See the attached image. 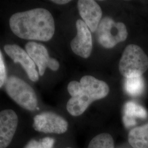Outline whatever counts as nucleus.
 <instances>
[{
	"label": "nucleus",
	"mask_w": 148,
	"mask_h": 148,
	"mask_svg": "<svg viewBox=\"0 0 148 148\" xmlns=\"http://www.w3.org/2000/svg\"><path fill=\"white\" fill-rule=\"evenodd\" d=\"M97 32L99 42L106 48H113L125 41L128 35L126 25L122 23L115 22L109 16L101 20Z\"/></svg>",
	"instance_id": "39448f33"
},
{
	"label": "nucleus",
	"mask_w": 148,
	"mask_h": 148,
	"mask_svg": "<svg viewBox=\"0 0 148 148\" xmlns=\"http://www.w3.org/2000/svg\"><path fill=\"white\" fill-rule=\"evenodd\" d=\"M51 2L58 5H65L70 2V0H53V1H51Z\"/></svg>",
	"instance_id": "a211bd4d"
},
{
	"label": "nucleus",
	"mask_w": 148,
	"mask_h": 148,
	"mask_svg": "<svg viewBox=\"0 0 148 148\" xmlns=\"http://www.w3.org/2000/svg\"><path fill=\"white\" fill-rule=\"evenodd\" d=\"M25 48L27 53L37 66L39 75L43 76L47 68L53 71L58 70V61L49 57L48 50L44 45L40 43L31 41L27 43Z\"/></svg>",
	"instance_id": "0eeeda50"
},
{
	"label": "nucleus",
	"mask_w": 148,
	"mask_h": 148,
	"mask_svg": "<svg viewBox=\"0 0 148 148\" xmlns=\"http://www.w3.org/2000/svg\"><path fill=\"white\" fill-rule=\"evenodd\" d=\"M4 50L15 63L21 64L29 79L32 82L38 80L39 74L36 68V65L25 50L15 44L5 45Z\"/></svg>",
	"instance_id": "1a4fd4ad"
},
{
	"label": "nucleus",
	"mask_w": 148,
	"mask_h": 148,
	"mask_svg": "<svg viewBox=\"0 0 148 148\" xmlns=\"http://www.w3.org/2000/svg\"><path fill=\"white\" fill-rule=\"evenodd\" d=\"M54 142V139L51 137L43 138L38 141L32 139L24 148H53Z\"/></svg>",
	"instance_id": "dca6fc26"
},
{
	"label": "nucleus",
	"mask_w": 148,
	"mask_h": 148,
	"mask_svg": "<svg viewBox=\"0 0 148 148\" xmlns=\"http://www.w3.org/2000/svg\"><path fill=\"white\" fill-rule=\"evenodd\" d=\"M147 116V111L143 106L133 101H128L124 106L123 121L126 127L135 125L136 124V118L145 119Z\"/></svg>",
	"instance_id": "f8f14e48"
},
{
	"label": "nucleus",
	"mask_w": 148,
	"mask_h": 148,
	"mask_svg": "<svg viewBox=\"0 0 148 148\" xmlns=\"http://www.w3.org/2000/svg\"><path fill=\"white\" fill-rule=\"evenodd\" d=\"M148 69V56L143 49L133 44L127 46L119 64L120 74L126 79L140 77Z\"/></svg>",
	"instance_id": "7ed1b4c3"
},
{
	"label": "nucleus",
	"mask_w": 148,
	"mask_h": 148,
	"mask_svg": "<svg viewBox=\"0 0 148 148\" xmlns=\"http://www.w3.org/2000/svg\"><path fill=\"white\" fill-rule=\"evenodd\" d=\"M9 24L13 33L24 40L46 42L53 37L55 32L53 16L43 8L14 13Z\"/></svg>",
	"instance_id": "f257e3e1"
},
{
	"label": "nucleus",
	"mask_w": 148,
	"mask_h": 148,
	"mask_svg": "<svg viewBox=\"0 0 148 148\" xmlns=\"http://www.w3.org/2000/svg\"><path fill=\"white\" fill-rule=\"evenodd\" d=\"M7 77V70L3 54L0 49V88L5 85Z\"/></svg>",
	"instance_id": "f3484780"
},
{
	"label": "nucleus",
	"mask_w": 148,
	"mask_h": 148,
	"mask_svg": "<svg viewBox=\"0 0 148 148\" xmlns=\"http://www.w3.org/2000/svg\"><path fill=\"white\" fill-rule=\"evenodd\" d=\"M79 15L91 32H96L101 21L102 11L95 1L80 0L77 2Z\"/></svg>",
	"instance_id": "9b49d317"
},
{
	"label": "nucleus",
	"mask_w": 148,
	"mask_h": 148,
	"mask_svg": "<svg viewBox=\"0 0 148 148\" xmlns=\"http://www.w3.org/2000/svg\"><path fill=\"white\" fill-rule=\"evenodd\" d=\"M7 94L23 109L34 111L38 105L37 96L34 90L27 82L15 76H11L5 84Z\"/></svg>",
	"instance_id": "20e7f679"
},
{
	"label": "nucleus",
	"mask_w": 148,
	"mask_h": 148,
	"mask_svg": "<svg viewBox=\"0 0 148 148\" xmlns=\"http://www.w3.org/2000/svg\"><path fill=\"white\" fill-rule=\"evenodd\" d=\"M125 88L127 93L132 96L140 95L144 90V81L142 76L126 78Z\"/></svg>",
	"instance_id": "4468645a"
},
{
	"label": "nucleus",
	"mask_w": 148,
	"mask_h": 148,
	"mask_svg": "<svg viewBox=\"0 0 148 148\" xmlns=\"http://www.w3.org/2000/svg\"><path fill=\"white\" fill-rule=\"evenodd\" d=\"M128 140L133 148H148V123L131 130Z\"/></svg>",
	"instance_id": "ddd939ff"
},
{
	"label": "nucleus",
	"mask_w": 148,
	"mask_h": 148,
	"mask_svg": "<svg viewBox=\"0 0 148 148\" xmlns=\"http://www.w3.org/2000/svg\"><path fill=\"white\" fill-rule=\"evenodd\" d=\"M71 98L66 104V109L74 116L81 115L91 103L101 99L109 93V87L105 82L95 77L86 75L80 81H71L68 86Z\"/></svg>",
	"instance_id": "f03ea898"
},
{
	"label": "nucleus",
	"mask_w": 148,
	"mask_h": 148,
	"mask_svg": "<svg viewBox=\"0 0 148 148\" xmlns=\"http://www.w3.org/2000/svg\"><path fill=\"white\" fill-rule=\"evenodd\" d=\"M33 128L39 132L60 134L66 132L68 123L63 117L52 112H43L34 118Z\"/></svg>",
	"instance_id": "423d86ee"
},
{
	"label": "nucleus",
	"mask_w": 148,
	"mask_h": 148,
	"mask_svg": "<svg viewBox=\"0 0 148 148\" xmlns=\"http://www.w3.org/2000/svg\"><path fill=\"white\" fill-rule=\"evenodd\" d=\"M71 148V147H68V148Z\"/></svg>",
	"instance_id": "6ab92c4d"
},
{
	"label": "nucleus",
	"mask_w": 148,
	"mask_h": 148,
	"mask_svg": "<svg viewBox=\"0 0 148 148\" xmlns=\"http://www.w3.org/2000/svg\"><path fill=\"white\" fill-rule=\"evenodd\" d=\"M18 117L12 109L0 112V148H7L11 144L16 133Z\"/></svg>",
	"instance_id": "9d476101"
},
{
	"label": "nucleus",
	"mask_w": 148,
	"mask_h": 148,
	"mask_svg": "<svg viewBox=\"0 0 148 148\" xmlns=\"http://www.w3.org/2000/svg\"><path fill=\"white\" fill-rule=\"evenodd\" d=\"M88 148H114L113 138L109 133L99 134L90 140Z\"/></svg>",
	"instance_id": "2eb2a0df"
},
{
	"label": "nucleus",
	"mask_w": 148,
	"mask_h": 148,
	"mask_svg": "<svg viewBox=\"0 0 148 148\" xmlns=\"http://www.w3.org/2000/svg\"><path fill=\"white\" fill-rule=\"evenodd\" d=\"M77 35L71 40L70 46L74 53L79 57L87 58L91 54L93 43L89 28L82 20L78 19L76 23Z\"/></svg>",
	"instance_id": "6e6552de"
}]
</instances>
